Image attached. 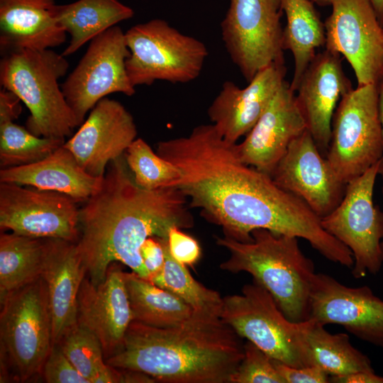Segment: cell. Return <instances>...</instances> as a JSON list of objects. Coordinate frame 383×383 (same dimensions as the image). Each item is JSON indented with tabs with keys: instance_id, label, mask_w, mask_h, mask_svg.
Wrapping results in <instances>:
<instances>
[{
	"instance_id": "obj_7",
	"label": "cell",
	"mask_w": 383,
	"mask_h": 383,
	"mask_svg": "<svg viewBox=\"0 0 383 383\" xmlns=\"http://www.w3.org/2000/svg\"><path fill=\"white\" fill-rule=\"evenodd\" d=\"M125 36L130 50L126 71L134 87L151 85L156 80L190 82L199 76L209 55L203 42L163 19L135 25Z\"/></svg>"
},
{
	"instance_id": "obj_4",
	"label": "cell",
	"mask_w": 383,
	"mask_h": 383,
	"mask_svg": "<svg viewBox=\"0 0 383 383\" xmlns=\"http://www.w3.org/2000/svg\"><path fill=\"white\" fill-rule=\"evenodd\" d=\"M252 240L240 242L216 237L228 258L220 268L232 273L245 272L273 296L285 316L293 322L309 318L310 294L316 274L313 261L301 251L298 238L256 229Z\"/></svg>"
},
{
	"instance_id": "obj_37",
	"label": "cell",
	"mask_w": 383,
	"mask_h": 383,
	"mask_svg": "<svg viewBox=\"0 0 383 383\" xmlns=\"http://www.w3.org/2000/svg\"><path fill=\"white\" fill-rule=\"evenodd\" d=\"M272 361L277 371L284 379L285 383L330 382V376L318 366L294 367L274 359Z\"/></svg>"
},
{
	"instance_id": "obj_34",
	"label": "cell",
	"mask_w": 383,
	"mask_h": 383,
	"mask_svg": "<svg viewBox=\"0 0 383 383\" xmlns=\"http://www.w3.org/2000/svg\"><path fill=\"white\" fill-rule=\"evenodd\" d=\"M231 383H285L272 359L252 342L244 344V357Z\"/></svg>"
},
{
	"instance_id": "obj_32",
	"label": "cell",
	"mask_w": 383,
	"mask_h": 383,
	"mask_svg": "<svg viewBox=\"0 0 383 383\" xmlns=\"http://www.w3.org/2000/svg\"><path fill=\"white\" fill-rule=\"evenodd\" d=\"M124 157L135 182L141 188L153 190L175 187L180 178L177 167L154 152L140 138L130 145Z\"/></svg>"
},
{
	"instance_id": "obj_27",
	"label": "cell",
	"mask_w": 383,
	"mask_h": 383,
	"mask_svg": "<svg viewBox=\"0 0 383 383\" xmlns=\"http://www.w3.org/2000/svg\"><path fill=\"white\" fill-rule=\"evenodd\" d=\"M287 24L283 29V48L294 58V73L290 87L296 91L307 67L316 56L317 48L326 45L324 23L309 0H280Z\"/></svg>"
},
{
	"instance_id": "obj_9",
	"label": "cell",
	"mask_w": 383,
	"mask_h": 383,
	"mask_svg": "<svg viewBox=\"0 0 383 383\" xmlns=\"http://www.w3.org/2000/svg\"><path fill=\"white\" fill-rule=\"evenodd\" d=\"M221 318L271 358L294 367L307 366L301 322L289 320L255 281L244 285L240 294L223 298Z\"/></svg>"
},
{
	"instance_id": "obj_16",
	"label": "cell",
	"mask_w": 383,
	"mask_h": 383,
	"mask_svg": "<svg viewBox=\"0 0 383 383\" xmlns=\"http://www.w3.org/2000/svg\"><path fill=\"white\" fill-rule=\"evenodd\" d=\"M309 318L324 326L340 325L361 340L383 348V300L367 286L350 287L328 274L316 273Z\"/></svg>"
},
{
	"instance_id": "obj_38",
	"label": "cell",
	"mask_w": 383,
	"mask_h": 383,
	"mask_svg": "<svg viewBox=\"0 0 383 383\" xmlns=\"http://www.w3.org/2000/svg\"><path fill=\"white\" fill-rule=\"evenodd\" d=\"M140 253L151 281L161 272L165 264V253L161 239L157 237L148 238L142 244Z\"/></svg>"
},
{
	"instance_id": "obj_31",
	"label": "cell",
	"mask_w": 383,
	"mask_h": 383,
	"mask_svg": "<svg viewBox=\"0 0 383 383\" xmlns=\"http://www.w3.org/2000/svg\"><path fill=\"white\" fill-rule=\"evenodd\" d=\"M65 139L38 137L13 121L0 123V165L1 168L27 165L50 155Z\"/></svg>"
},
{
	"instance_id": "obj_26",
	"label": "cell",
	"mask_w": 383,
	"mask_h": 383,
	"mask_svg": "<svg viewBox=\"0 0 383 383\" xmlns=\"http://www.w3.org/2000/svg\"><path fill=\"white\" fill-rule=\"evenodd\" d=\"M55 16L70 35V43L62 52L66 57L119 22L131 18L134 11L118 0H77L56 4Z\"/></svg>"
},
{
	"instance_id": "obj_23",
	"label": "cell",
	"mask_w": 383,
	"mask_h": 383,
	"mask_svg": "<svg viewBox=\"0 0 383 383\" xmlns=\"http://www.w3.org/2000/svg\"><path fill=\"white\" fill-rule=\"evenodd\" d=\"M55 0H0L2 55L62 45L67 33L55 16Z\"/></svg>"
},
{
	"instance_id": "obj_13",
	"label": "cell",
	"mask_w": 383,
	"mask_h": 383,
	"mask_svg": "<svg viewBox=\"0 0 383 383\" xmlns=\"http://www.w3.org/2000/svg\"><path fill=\"white\" fill-rule=\"evenodd\" d=\"M77 203L62 193L0 182L1 231L76 243L79 237Z\"/></svg>"
},
{
	"instance_id": "obj_42",
	"label": "cell",
	"mask_w": 383,
	"mask_h": 383,
	"mask_svg": "<svg viewBox=\"0 0 383 383\" xmlns=\"http://www.w3.org/2000/svg\"><path fill=\"white\" fill-rule=\"evenodd\" d=\"M383 27V0H368Z\"/></svg>"
},
{
	"instance_id": "obj_25",
	"label": "cell",
	"mask_w": 383,
	"mask_h": 383,
	"mask_svg": "<svg viewBox=\"0 0 383 383\" xmlns=\"http://www.w3.org/2000/svg\"><path fill=\"white\" fill-rule=\"evenodd\" d=\"M307 366H318L329 376L374 371L370 358L355 348L348 334L331 333L313 318L301 322Z\"/></svg>"
},
{
	"instance_id": "obj_19",
	"label": "cell",
	"mask_w": 383,
	"mask_h": 383,
	"mask_svg": "<svg viewBox=\"0 0 383 383\" xmlns=\"http://www.w3.org/2000/svg\"><path fill=\"white\" fill-rule=\"evenodd\" d=\"M306 129L295 92L286 80L245 139L236 144L240 160L271 177L292 141Z\"/></svg>"
},
{
	"instance_id": "obj_20",
	"label": "cell",
	"mask_w": 383,
	"mask_h": 383,
	"mask_svg": "<svg viewBox=\"0 0 383 383\" xmlns=\"http://www.w3.org/2000/svg\"><path fill=\"white\" fill-rule=\"evenodd\" d=\"M351 89L343 70L340 55L325 49L310 62L295 91L306 129L325 157L334 112L343 95Z\"/></svg>"
},
{
	"instance_id": "obj_18",
	"label": "cell",
	"mask_w": 383,
	"mask_h": 383,
	"mask_svg": "<svg viewBox=\"0 0 383 383\" xmlns=\"http://www.w3.org/2000/svg\"><path fill=\"white\" fill-rule=\"evenodd\" d=\"M120 263H111L104 280L97 285L86 276L77 297L78 324L96 335L105 360L121 348L126 331L133 321Z\"/></svg>"
},
{
	"instance_id": "obj_14",
	"label": "cell",
	"mask_w": 383,
	"mask_h": 383,
	"mask_svg": "<svg viewBox=\"0 0 383 383\" xmlns=\"http://www.w3.org/2000/svg\"><path fill=\"white\" fill-rule=\"evenodd\" d=\"M326 18V49L343 55L357 86L378 84L383 77V27L368 0H332Z\"/></svg>"
},
{
	"instance_id": "obj_28",
	"label": "cell",
	"mask_w": 383,
	"mask_h": 383,
	"mask_svg": "<svg viewBox=\"0 0 383 383\" xmlns=\"http://www.w3.org/2000/svg\"><path fill=\"white\" fill-rule=\"evenodd\" d=\"M51 238L0 235V296L41 277Z\"/></svg>"
},
{
	"instance_id": "obj_1",
	"label": "cell",
	"mask_w": 383,
	"mask_h": 383,
	"mask_svg": "<svg viewBox=\"0 0 383 383\" xmlns=\"http://www.w3.org/2000/svg\"><path fill=\"white\" fill-rule=\"evenodd\" d=\"M236 143L226 140L212 124H201L186 136L161 140L156 152L174 165L175 187L225 236L252 240L256 229L306 240L318 251L331 235L321 218L301 199L278 187L272 177L245 164Z\"/></svg>"
},
{
	"instance_id": "obj_2",
	"label": "cell",
	"mask_w": 383,
	"mask_h": 383,
	"mask_svg": "<svg viewBox=\"0 0 383 383\" xmlns=\"http://www.w3.org/2000/svg\"><path fill=\"white\" fill-rule=\"evenodd\" d=\"M79 209L77 250L94 284L111 263L119 262L150 281L140 249L150 237L167 238L173 226L189 228L188 199L177 187L153 190L134 181L124 155L108 166L99 189Z\"/></svg>"
},
{
	"instance_id": "obj_17",
	"label": "cell",
	"mask_w": 383,
	"mask_h": 383,
	"mask_svg": "<svg viewBox=\"0 0 383 383\" xmlns=\"http://www.w3.org/2000/svg\"><path fill=\"white\" fill-rule=\"evenodd\" d=\"M136 136L137 128L131 113L118 101L105 97L64 146L86 172L101 178L106 166L123 156Z\"/></svg>"
},
{
	"instance_id": "obj_15",
	"label": "cell",
	"mask_w": 383,
	"mask_h": 383,
	"mask_svg": "<svg viewBox=\"0 0 383 383\" xmlns=\"http://www.w3.org/2000/svg\"><path fill=\"white\" fill-rule=\"evenodd\" d=\"M271 177L278 187L304 201L321 218L338 206L346 187L307 129L292 141Z\"/></svg>"
},
{
	"instance_id": "obj_21",
	"label": "cell",
	"mask_w": 383,
	"mask_h": 383,
	"mask_svg": "<svg viewBox=\"0 0 383 383\" xmlns=\"http://www.w3.org/2000/svg\"><path fill=\"white\" fill-rule=\"evenodd\" d=\"M286 71L284 61L277 62L260 71L244 88L223 82L207 113L226 140L236 143L252 129L285 81Z\"/></svg>"
},
{
	"instance_id": "obj_44",
	"label": "cell",
	"mask_w": 383,
	"mask_h": 383,
	"mask_svg": "<svg viewBox=\"0 0 383 383\" xmlns=\"http://www.w3.org/2000/svg\"><path fill=\"white\" fill-rule=\"evenodd\" d=\"M382 192H383V189H382ZM381 247H382V266H383V240L381 243Z\"/></svg>"
},
{
	"instance_id": "obj_33",
	"label": "cell",
	"mask_w": 383,
	"mask_h": 383,
	"mask_svg": "<svg viewBox=\"0 0 383 383\" xmlns=\"http://www.w3.org/2000/svg\"><path fill=\"white\" fill-rule=\"evenodd\" d=\"M57 345L77 371L90 383L106 365L98 338L78 323L61 338Z\"/></svg>"
},
{
	"instance_id": "obj_22",
	"label": "cell",
	"mask_w": 383,
	"mask_h": 383,
	"mask_svg": "<svg viewBox=\"0 0 383 383\" xmlns=\"http://www.w3.org/2000/svg\"><path fill=\"white\" fill-rule=\"evenodd\" d=\"M87 276L74 243L51 238L42 274L52 318V345L77 323V297Z\"/></svg>"
},
{
	"instance_id": "obj_11",
	"label": "cell",
	"mask_w": 383,
	"mask_h": 383,
	"mask_svg": "<svg viewBox=\"0 0 383 383\" xmlns=\"http://www.w3.org/2000/svg\"><path fill=\"white\" fill-rule=\"evenodd\" d=\"M281 12L280 0H229L222 40L248 82L271 64L284 61Z\"/></svg>"
},
{
	"instance_id": "obj_39",
	"label": "cell",
	"mask_w": 383,
	"mask_h": 383,
	"mask_svg": "<svg viewBox=\"0 0 383 383\" xmlns=\"http://www.w3.org/2000/svg\"><path fill=\"white\" fill-rule=\"evenodd\" d=\"M21 99L12 91L2 88L0 91V123L13 121L21 113Z\"/></svg>"
},
{
	"instance_id": "obj_8",
	"label": "cell",
	"mask_w": 383,
	"mask_h": 383,
	"mask_svg": "<svg viewBox=\"0 0 383 383\" xmlns=\"http://www.w3.org/2000/svg\"><path fill=\"white\" fill-rule=\"evenodd\" d=\"M378 84L351 89L343 95L333 114L326 155L340 180L347 184L383 155Z\"/></svg>"
},
{
	"instance_id": "obj_30",
	"label": "cell",
	"mask_w": 383,
	"mask_h": 383,
	"mask_svg": "<svg viewBox=\"0 0 383 383\" xmlns=\"http://www.w3.org/2000/svg\"><path fill=\"white\" fill-rule=\"evenodd\" d=\"M160 239L165 249V264L161 272L150 282L181 299L194 311L209 312L221 316L223 298L220 294L194 279L187 266L171 255L167 238Z\"/></svg>"
},
{
	"instance_id": "obj_40",
	"label": "cell",
	"mask_w": 383,
	"mask_h": 383,
	"mask_svg": "<svg viewBox=\"0 0 383 383\" xmlns=\"http://www.w3.org/2000/svg\"><path fill=\"white\" fill-rule=\"evenodd\" d=\"M334 383H383V377L374 371H359L342 376H330Z\"/></svg>"
},
{
	"instance_id": "obj_6",
	"label": "cell",
	"mask_w": 383,
	"mask_h": 383,
	"mask_svg": "<svg viewBox=\"0 0 383 383\" xmlns=\"http://www.w3.org/2000/svg\"><path fill=\"white\" fill-rule=\"evenodd\" d=\"M1 353L18 382L42 374L52 346V318L46 284L37 280L1 299Z\"/></svg>"
},
{
	"instance_id": "obj_36",
	"label": "cell",
	"mask_w": 383,
	"mask_h": 383,
	"mask_svg": "<svg viewBox=\"0 0 383 383\" xmlns=\"http://www.w3.org/2000/svg\"><path fill=\"white\" fill-rule=\"evenodd\" d=\"M167 243L173 258L186 266H193L201 257V251L198 241L177 226L170 229Z\"/></svg>"
},
{
	"instance_id": "obj_41",
	"label": "cell",
	"mask_w": 383,
	"mask_h": 383,
	"mask_svg": "<svg viewBox=\"0 0 383 383\" xmlns=\"http://www.w3.org/2000/svg\"><path fill=\"white\" fill-rule=\"evenodd\" d=\"M379 113L383 136V88L380 86L379 91ZM378 174L382 176V178L383 179V155L379 162Z\"/></svg>"
},
{
	"instance_id": "obj_29",
	"label": "cell",
	"mask_w": 383,
	"mask_h": 383,
	"mask_svg": "<svg viewBox=\"0 0 383 383\" xmlns=\"http://www.w3.org/2000/svg\"><path fill=\"white\" fill-rule=\"evenodd\" d=\"M133 321L143 324L167 328L187 318L193 309L172 293L143 279L135 272L123 273Z\"/></svg>"
},
{
	"instance_id": "obj_12",
	"label": "cell",
	"mask_w": 383,
	"mask_h": 383,
	"mask_svg": "<svg viewBox=\"0 0 383 383\" xmlns=\"http://www.w3.org/2000/svg\"><path fill=\"white\" fill-rule=\"evenodd\" d=\"M129 55L125 33L117 26L91 40L61 87L79 126L87 112L107 95L122 93L132 96L135 93L126 71Z\"/></svg>"
},
{
	"instance_id": "obj_24",
	"label": "cell",
	"mask_w": 383,
	"mask_h": 383,
	"mask_svg": "<svg viewBox=\"0 0 383 383\" xmlns=\"http://www.w3.org/2000/svg\"><path fill=\"white\" fill-rule=\"evenodd\" d=\"M103 177L86 172L64 145L37 162L0 170V182L62 193L77 202L86 201L94 194Z\"/></svg>"
},
{
	"instance_id": "obj_5",
	"label": "cell",
	"mask_w": 383,
	"mask_h": 383,
	"mask_svg": "<svg viewBox=\"0 0 383 383\" xmlns=\"http://www.w3.org/2000/svg\"><path fill=\"white\" fill-rule=\"evenodd\" d=\"M0 82L30 111L26 128L38 137L65 139L79 126L58 80L69 64L51 49L21 50L2 55Z\"/></svg>"
},
{
	"instance_id": "obj_43",
	"label": "cell",
	"mask_w": 383,
	"mask_h": 383,
	"mask_svg": "<svg viewBox=\"0 0 383 383\" xmlns=\"http://www.w3.org/2000/svg\"><path fill=\"white\" fill-rule=\"evenodd\" d=\"M311 1L313 4H316L318 6H331L332 0H309Z\"/></svg>"
},
{
	"instance_id": "obj_3",
	"label": "cell",
	"mask_w": 383,
	"mask_h": 383,
	"mask_svg": "<svg viewBox=\"0 0 383 383\" xmlns=\"http://www.w3.org/2000/svg\"><path fill=\"white\" fill-rule=\"evenodd\" d=\"M243 357L241 338L219 315L193 311L172 327L131 321L121 348L106 362L155 382L231 383Z\"/></svg>"
},
{
	"instance_id": "obj_10",
	"label": "cell",
	"mask_w": 383,
	"mask_h": 383,
	"mask_svg": "<svg viewBox=\"0 0 383 383\" xmlns=\"http://www.w3.org/2000/svg\"><path fill=\"white\" fill-rule=\"evenodd\" d=\"M379 162L348 182L338 206L321 218L323 229L351 251L355 279L376 274L382 267L383 213L373 203Z\"/></svg>"
},
{
	"instance_id": "obj_35",
	"label": "cell",
	"mask_w": 383,
	"mask_h": 383,
	"mask_svg": "<svg viewBox=\"0 0 383 383\" xmlns=\"http://www.w3.org/2000/svg\"><path fill=\"white\" fill-rule=\"evenodd\" d=\"M42 375L48 383H90L77 371L57 344L52 346Z\"/></svg>"
},
{
	"instance_id": "obj_45",
	"label": "cell",
	"mask_w": 383,
	"mask_h": 383,
	"mask_svg": "<svg viewBox=\"0 0 383 383\" xmlns=\"http://www.w3.org/2000/svg\"><path fill=\"white\" fill-rule=\"evenodd\" d=\"M379 86L383 88V77L379 83Z\"/></svg>"
}]
</instances>
